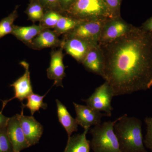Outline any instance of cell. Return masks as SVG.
Here are the masks:
<instances>
[{"label":"cell","mask_w":152,"mask_h":152,"mask_svg":"<svg viewBox=\"0 0 152 152\" xmlns=\"http://www.w3.org/2000/svg\"><path fill=\"white\" fill-rule=\"evenodd\" d=\"M102 55V77L114 96L152 87V33L132 26L125 34L98 43Z\"/></svg>","instance_id":"cell-1"},{"label":"cell","mask_w":152,"mask_h":152,"mask_svg":"<svg viewBox=\"0 0 152 152\" xmlns=\"http://www.w3.org/2000/svg\"><path fill=\"white\" fill-rule=\"evenodd\" d=\"M140 120L123 115L114 126L122 152H148L145 148Z\"/></svg>","instance_id":"cell-2"},{"label":"cell","mask_w":152,"mask_h":152,"mask_svg":"<svg viewBox=\"0 0 152 152\" xmlns=\"http://www.w3.org/2000/svg\"><path fill=\"white\" fill-rule=\"evenodd\" d=\"M62 13L81 21L115 18L104 0H75Z\"/></svg>","instance_id":"cell-3"},{"label":"cell","mask_w":152,"mask_h":152,"mask_svg":"<svg viewBox=\"0 0 152 152\" xmlns=\"http://www.w3.org/2000/svg\"><path fill=\"white\" fill-rule=\"evenodd\" d=\"M116 120L95 126L90 131L92 135L90 147L94 152H122L114 126Z\"/></svg>","instance_id":"cell-4"},{"label":"cell","mask_w":152,"mask_h":152,"mask_svg":"<svg viewBox=\"0 0 152 152\" xmlns=\"http://www.w3.org/2000/svg\"><path fill=\"white\" fill-rule=\"evenodd\" d=\"M108 19L85 21L73 29L64 34L63 38H79L98 44L104 25Z\"/></svg>","instance_id":"cell-5"},{"label":"cell","mask_w":152,"mask_h":152,"mask_svg":"<svg viewBox=\"0 0 152 152\" xmlns=\"http://www.w3.org/2000/svg\"><path fill=\"white\" fill-rule=\"evenodd\" d=\"M114 96L111 88L105 81L104 83L96 89L90 97L82 100L92 109L99 112H104L107 116L111 117L113 110L111 103Z\"/></svg>","instance_id":"cell-6"},{"label":"cell","mask_w":152,"mask_h":152,"mask_svg":"<svg viewBox=\"0 0 152 152\" xmlns=\"http://www.w3.org/2000/svg\"><path fill=\"white\" fill-rule=\"evenodd\" d=\"M132 26L121 16L108 19L104 25L98 43L107 42L120 38L129 31Z\"/></svg>","instance_id":"cell-7"},{"label":"cell","mask_w":152,"mask_h":152,"mask_svg":"<svg viewBox=\"0 0 152 152\" xmlns=\"http://www.w3.org/2000/svg\"><path fill=\"white\" fill-rule=\"evenodd\" d=\"M21 114H16L26 139L30 146L38 143L40 139L44 128L33 116H28L23 114L24 108L22 107Z\"/></svg>","instance_id":"cell-8"},{"label":"cell","mask_w":152,"mask_h":152,"mask_svg":"<svg viewBox=\"0 0 152 152\" xmlns=\"http://www.w3.org/2000/svg\"><path fill=\"white\" fill-rule=\"evenodd\" d=\"M96 44L79 38H63L61 47L67 54L82 64L87 53Z\"/></svg>","instance_id":"cell-9"},{"label":"cell","mask_w":152,"mask_h":152,"mask_svg":"<svg viewBox=\"0 0 152 152\" xmlns=\"http://www.w3.org/2000/svg\"><path fill=\"white\" fill-rule=\"evenodd\" d=\"M20 64L24 68L25 73L10 85L11 87L14 88L15 96L13 97L8 100L2 101L3 107L1 111V112H2L7 104L11 101L15 99H18L21 102L23 103V101L25 99H27L28 97L33 93L30 79L29 65L28 63L24 61H22Z\"/></svg>","instance_id":"cell-10"},{"label":"cell","mask_w":152,"mask_h":152,"mask_svg":"<svg viewBox=\"0 0 152 152\" xmlns=\"http://www.w3.org/2000/svg\"><path fill=\"white\" fill-rule=\"evenodd\" d=\"M76 113L75 119L78 125L85 129H90L91 126L101 124L102 117L107 116L106 113L95 110L87 105H82L74 102Z\"/></svg>","instance_id":"cell-11"},{"label":"cell","mask_w":152,"mask_h":152,"mask_svg":"<svg viewBox=\"0 0 152 152\" xmlns=\"http://www.w3.org/2000/svg\"><path fill=\"white\" fill-rule=\"evenodd\" d=\"M50 66L47 69V76L51 80L54 81L53 86L64 88L62 81L65 77V67L63 62L64 55L61 47L57 50H53L50 54Z\"/></svg>","instance_id":"cell-12"},{"label":"cell","mask_w":152,"mask_h":152,"mask_svg":"<svg viewBox=\"0 0 152 152\" xmlns=\"http://www.w3.org/2000/svg\"><path fill=\"white\" fill-rule=\"evenodd\" d=\"M7 133L14 152H20L30 147L16 115L10 118L7 126Z\"/></svg>","instance_id":"cell-13"},{"label":"cell","mask_w":152,"mask_h":152,"mask_svg":"<svg viewBox=\"0 0 152 152\" xmlns=\"http://www.w3.org/2000/svg\"><path fill=\"white\" fill-rule=\"evenodd\" d=\"M58 37L54 31L45 29L36 36L28 46L36 50H40L45 48H61L62 40L59 39Z\"/></svg>","instance_id":"cell-14"},{"label":"cell","mask_w":152,"mask_h":152,"mask_svg":"<svg viewBox=\"0 0 152 152\" xmlns=\"http://www.w3.org/2000/svg\"><path fill=\"white\" fill-rule=\"evenodd\" d=\"M82 64L89 72L102 76L103 61L99 44H96L90 49Z\"/></svg>","instance_id":"cell-15"},{"label":"cell","mask_w":152,"mask_h":152,"mask_svg":"<svg viewBox=\"0 0 152 152\" xmlns=\"http://www.w3.org/2000/svg\"><path fill=\"white\" fill-rule=\"evenodd\" d=\"M45 29L39 25L33 24L29 26H19L14 25L11 34L19 40L28 46L34 38Z\"/></svg>","instance_id":"cell-16"},{"label":"cell","mask_w":152,"mask_h":152,"mask_svg":"<svg viewBox=\"0 0 152 152\" xmlns=\"http://www.w3.org/2000/svg\"><path fill=\"white\" fill-rule=\"evenodd\" d=\"M56 102L59 121L66 131L68 139L69 138L74 132L78 131V125L75 119L71 116L64 105L58 99L56 100Z\"/></svg>","instance_id":"cell-17"},{"label":"cell","mask_w":152,"mask_h":152,"mask_svg":"<svg viewBox=\"0 0 152 152\" xmlns=\"http://www.w3.org/2000/svg\"><path fill=\"white\" fill-rule=\"evenodd\" d=\"M90 129H85L83 132L75 135L68 139L64 152H90V141L86 138Z\"/></svg>","instance_id":"cell-18"},{"label":"cell","mask_w":152,"mask_h":152,"mask_svg":"<svg viewBox=\"0 0 152 152\" xmlns=\"http://www.w3.org/2000/svg\"><path fill=\"white\" fill-rule=\"evenodd\" d=\"M83 21H85L79 20L61 14L56 27L54 28V31L58 36L62 34H64L73 29Z\"/></svg>","instance_id":"cell-19"},{"label":"cell","mask_w":152,"mask_h":152,"mask_svg":"<svg viewBox=\"0 0 152 152\" xmlns=\"http://www.w3.org/2000/svg\"><path fill=\"white\" fill-rule=\"evenodd\" d=\"M46 94L44 96H41L33 93L27 98V103L24 104L22 103V107L24 108L27 107L29 109L31 116H33L36 112L39 111L40 109L46 110L48 107V105L44 103L43 99Z\"/></svg>","instance_id":"cell-20"},{"label":"cell","mask_w":152,"mask_h":152,"mask_svg":"<svg viewBox=\"0 0 152 152\" xmlns=\"http://www.w3.org/2000/svg\"><path fill=\"white\" fill-rule=\"evenodd\" d=\"M28 19L33 23L40 22L45 13V10L39 3L35 0H30L29 4L26 10Z\"/></svg>","instance_id":"cell-21"},{"label":"cell","mask_w":152,"mask_h":152,"mask_svg":"<svg viewBox=\"0 0 152 152\" xmlns=\"http://www.w3.org/2000/svg\"><path fill=\"white\" fill-rule=\"evenodd\" d=\"M18 6H16L10 14L0 21V39L9 34H12L14 22L18 17Z\"/></svg>","instance_id":"cell-22"},{"label":"cell","mask_w":152,"mask_h":152,"mask_svg":"<svg viewBox=\"0 0 152 152\" xmlns=\"http://www.w3.org/2000/svg\"><path fill=\"white\" fill-rule=\"evenodd\" d=\"M61 14L54 11L45 12L42 19L40 21L39 25L46 29H50L56 27Z\"/></svg>","instance_id":"cell-23"},{"label":"cell","mask_w":152,"mask_h":152,"mask_svg":"<svg viewBox=\"0 0 152 152\" xmlns=\"http://www.w3.org/2000/svg\"><path fill=\"white\" fill-rule=\"evenodd\" d=\"M13 152V148L7 133V126L0 129V152Z\"/></svg>","instance_id":"cell-24"},{"label":"cell","mask_w":152,"mask_h":152,"mask_svg":"<svg viewBox=\"0 0 152 152\" xmlns=\"http://www.w3.org/2000/svg\"><path fill=\"white\" fill-rule=\"evenodd\" d=\"M145 122L146 125L147 132L144 143L145 146L152 151V117H147Z\"/></svg>","instance_id":"cell-25"},{"label":"cell","mask_w":152,"mask_h":152,"mask_svg":"<svg viewBox=\"0 0 152 152\" xmlns=\"http://www.w3.org/2000/svg\"><path fill=\"white\" fill-rule=\"evenodd\" d=\"M41 4L46 12L54 11L61 13L59 0H35Z\"/></svg>","instance_id":"cell-26"},{"label":"cell","mask_w":152,"mask_h":152,"mask_svg":"<svg viewBox=\"0 0 152 152\" xmlns=\"http://www.w3.org/2000/svg\"><path fill=\"white\" fill-rule=\"evenodd\" d=\"M106 5L115 18L120 17L121 0H104Z\"/></svg>","instance_id":"cell-27"},{"label":"cell","mask_w":152,"mask_h":152,"mask_svg":"<svg viewBox=\"0 0 152 152\" xmlns=\"http://www.w3.org/2000/svg\"><path fill=\"white\" fill-rule=\"evenodd\" d=\"M141 27L147 31L152 33V17L142 24Z\"/></svg>","instance_id":"cell-28"},{"label":"cell","mask_w":152,"mask_h":152,"mask_svg":"<svg viewBox=\"0 0 152 152\" xmlns=\"http://www.w3.org/2000/svg\"><path fill=\"white\" fill-rule=\"evenodd\" d=\"M75 0H59L61 14L68 8V7Z\"/></svg>","instance_id":"cell-29"},{"label":"cell","mask_w":152,"mask_h":152,"mask_svg":"<svg viewBox=\"0 0 152 152\" xmlns=\"http://www.w3.org/2000/svg\"><path fill=\"white\" fill-rule=\"evenodd\" d=\"M10 118L4 115L0 111V129L6 127L7 126Z\"/></svg>","instance_id":"cell-30"},{"label":"cell","mask_w":152,"mask_h":152,"mask_svg":"<svg viewBox=\"0 0 152 152\" xmlns=\"http://www.w3.org/2000/svg\"><path fill=\"white\" fill-rule=\"evenodd\" d=\"M15 152L14 151V152Z\"/></svg>","instance_id":"cell-31"}]
</instances>
